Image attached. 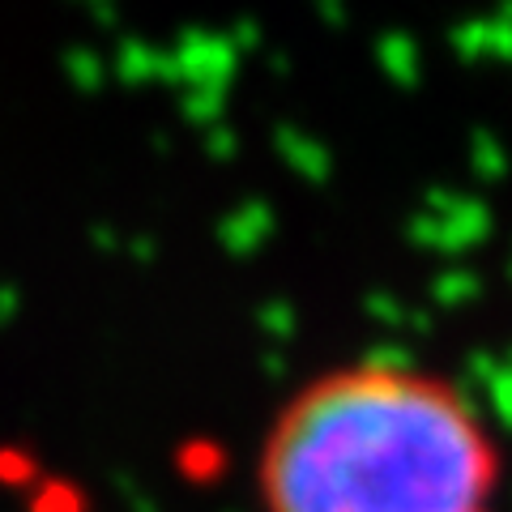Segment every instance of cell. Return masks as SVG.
I'll list each match as a JSON object with an SVG mask.
<instances>
[{"instance_id": "6da1fadb", "label": "cell", "mask_w": 512, "mask_h": 512, "mask_svg": "<svg viewBox=\"0 0 512 512\" xmlns=\"http://www.w3.org/2000/svg\"><path fill=\"white\" fill-rule=\"evenodd\" d=\"M500 440L453 376L367 355L312 376L265 431V512H495Z\"/></svg>"}]
</instances>
